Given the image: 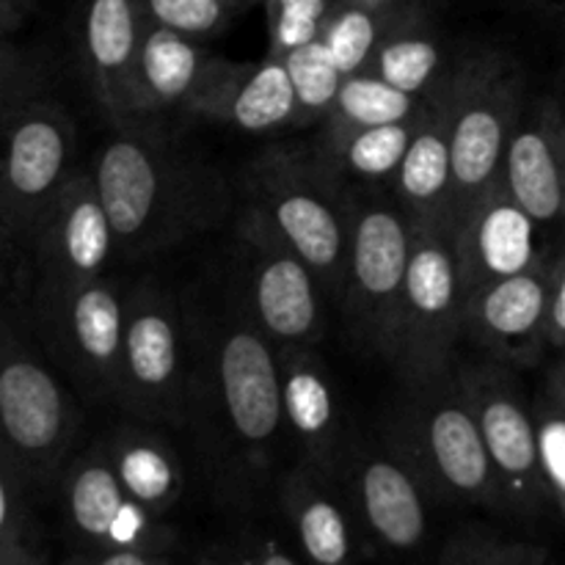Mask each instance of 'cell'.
<instances>
[{
	"instance_id": "20",
	"label": "cell",
	"mask_w": 565,
	"mask_h": 565,
	"mask_svg": "<svg viewBox=\"0 0 565 565\" xmlns=\"http://www.w3.org/2000/svg\"><path fill=\"white\" fill-rule=\"evenodd\" d=\"M235 64L210 53L199 39L149 22L138 55V125L177 110L199 116Z\"/></svg>"
},
{
	"instance_id": "18",
	"label": "cell",
	"mask_w": 565,
	"mask_h": 565,
	"mask_svg": "<svg viewBox=\"0 0 565 565\" xmlns=\"http://www.w3.org/2000/svg\"><path fill=\"white\" fill-rule=\"evenodd\" d=\"M463 88V58L423 99L395 191L412 224H452V125Z\"/></svg>"
},
{
	"instance_id": "23",
	"label": "cell",
	"mask_w": 565,
	"mask_h": 565,
	"mask_svg": "<svg viewBox=\"0 0 565 565\" xmlns=\"http://www.w3.org/2000/svg\"><path fill=\"white\" fill-rule=\"evenodd\" d=\"M508 188L541 226L565 221V110L544 99L519 121L505 158Z\"/></svg>"
},
{
	"instance_id": "17",
	"label": "cell",
	"mask_w": 565,
	"mask_h": 565,
	"mask_svg": "<svg viewBox=\"0 0 565 565\" xmlns=\"http://www.w3.org/2000/svg\"><path fill=\"white\" fill-rule=\"evenodd\" d=\"M539 230V221L516 202L505 177H500L452 224L458 270L467 298L491 281L516 276L550 259L541 248Z\"/></svg>"
},
{
	"instance_id": "42",
	"label": "cell",
	"mask_w": 565,
	"mask_h": 565,
	"mask_svg": "<svg viewBox=\"0 0 565 565\" xmlns=\"http://www.w3.org/2000/svg\"><path fill=\"white\" fill-rule=\"evenodd\" d=\"M356 3L386 11H430V3H434V0H356Z\"/></svg>"
},
{
	"instance_id": "36",
	"label": "cell",
	"mask_w": 565,
	"mask_h": 565,
	"mask_svg": "<svg viewBox=\"0 0 565 565\" xmlns=\"http://www.w3.org/2000/svg\"><path fill=\"white\" fill-rule=\"evenodd\" d=\"M42 61L33 50L17 47L14 36L3 39V116L42 97Z\"/></svg>"
},
{
	"instance_id": "26",
	"label": "cell",
	"mask_w": 565,
	"mask_h": 565,
	"mask_svg": "<svg viewBox=\"0 0 565 565\" xmlns=\"http://www.w3.org/2000/svg\"><path fill=\"white\" fill-rule=\"evenodd\" d=\"M127 491L108 452H86L64 478V516L83 550H108Z\"/></svg>"
},
{
	"instance_id": "39",
	"label": "cell",
	"mask_w": 565,
	"mask_h": 565,
	"mask_svg": "<svg viewBox=\"0 0 565 565\" xmlns=\"http://www.w3.org/2000/svg\"><path fill=\"white\" fill-rule=\"evenodd\" d=\"M64 565H177L174 555L158 550H81Z\"/></svg>"
},
{
	"instance_id": "21",
	"label": "cell",
	"mask_w": 565,
	"mask_h": 565,
	"mask_svg": "<svg viewBox=\"0 0 565 565\" xmlns=\"http://www.w3.org/2000/svg\"><path fill=\"white\" fill-rule=\"evenodd\" d=\"M279 364L287 436L301 461L337 483L351 436H345L334 379L312 348H279Z\"/></svg>"
},
{
	"instance_id": "43",
	"label": "cell",
	"mask_w": 565,
	"mask_h": 565,
	"mask_svg": "<svg viewBox=\"0 0 565 565\" xmlns=\"http://www.w3.org/2000/svg\"><path fill=\"white\" fill-rule=\"evenodd\" d=\"M546 397L565 414V362L557 364L550 373V381H546Z\"/></svg>"
},
{
	"instance_id": "40",
	"label": "cell",
	"mask_w": 565,
	"mask_h": 565,
	"mask_svg": "<svg viewBox=\"0 0 565 565\" xmlns=\"http://www.w3.org/2000/svg\"><path fill=\"white\" fill-rule=\"evenodd\" d=\"M546 342H550V348H561V351H565V246L552 257Z\"/></svg>"
},
{
	"instance_id": "27",
	"label": "cell",
	"mask_w": 565,
	"mask_h": 565,
	"mask_svg": "<svg viewBox=\"0 0 565 565\" xmlns=\"http://www.w3.org/2000/svg\"><path fill=\"white\" fill-rule=\"evenodd\" d=\"M456 61H450L445 39L436 33L430 14H419L397 28L381 50L375 53L367 72L379 75L390 86L412 94V97H428Z\"/></svg>"
},
{
	"instance_id": "1",
	"label": "cell",
	"mask_w": 565,
	"mask_h": 565,
	"mask_svg": "<svg viewBox=\"0 0 565 565\" xmlns=\"http://www.w3.org/2000/svg\"><path fill=\"white\" fill-rule=\"evenodd\" d=\"M191 384L188 419L196 425L221 491L243 497L270 472L287 436L279 348L241 312L188 318Z\"/></svg>"
},
{
	"instance_id": "37",
	"label": "cell",
	"mask_w": 565,
	"mask_h": 565,
	"mask_svg": "<svg viewBox=\"0 0 565 565\" xmlns=\"http://www.w3.org/2000/svg\"><path fill=\"white\" fill-rule=\"evenodd\" d=\"M539 434L552 502H557L565 516V414L555 403H552L550 412L539 414Z\"/></svg>"
},
{
	"instance_id": "9",
	"label": "cell",
	"mask_w": 565,
	"mask_h": 565,
	"mask_svg": "<svg viewBox=\"0 0 565 565\" xmlns=\"http://www.w3.org/2000/svg\"><path fill=\"white\" fill-rule=\"evenodd\" d=\"M75 423V408L53 370L25 340H17L6 323L0 364L3 456L25 475L33 489H44L58 478Z\"/></svg>"
},
{
	"instance_id": "10",
	"label": "cell",
	"mask_w": 565,
	"mask_h": 565,
	"mask_svg": "<svg viewBox=\"0 0 565 565\" xmlns=\"http://www.w3.org/2000/svg\"><path fill=\"white\" fill-rule=\"evenodd\" d=\"M28 287L36 323L70 292L99 279L116 257V237L92 171H75L28 243Z\"/></svg>"
},
{
	"instance_id": "3",
	"label": "cell",
	"mask_w": 565,
	"mask_h": 565,
	"mask_svg": "<svg viewBox=\"0 0 565 565\" xmlns=\"http://www.w3.org/2000/svg\"><path fill=\"white\" fill-rule=\"evenodd\" d=\"M246 207L318 274L326 298L342 301L356 207L318 149L276 147L259 154L246 171Z\"/></svg>"
},
{
	"instance_id": "35",
	"label": "cell",
	"mask_w": 565,
	"mask_h": 565,
	"mask_svg": "<svg viewBox=\"0 0 565 565\" xmlns=\"http://www.w3.org/2000/svg\"><path fill=\"white\" fill-rule=\"evenodd\" d=\"M441 565H550L544 550L494 535H458L447 544Z\"/></svg>"
},
{
	"instance_id": "22",
	"label": "cell",
	"mask_w": 565,
	"mask_h": 565,
	"mask_svg": "<svg viewBox=\"0 0 565 565\" xmlns=\"http://www.w3.org/2000/svg\"><path fill=\"white\" fill-rule=\"evenodd\" d=\"M279 505L307 565H356L370 550L340 486L301 458L281 478Z\"/></svg>"
},
{
	"instance_id": "44",
	"label": "cell",
	"mask_w": 565,
	"mask_h": 565,
	"mask_svg": "<svg viewBox=\"0 0 565 565\" xmlns=\"http://www.w3.org/2000/svg\"><path fill=\"white\" fill-rule=\"evenodd\" d=\"M196 565H232V561L224 550H213V552H204V555L196 561Z\"/></svg>"
},
{
	"instance_id": "34",
	"label": "cell",
	"mask_w": 565,
	"mask_h": 565,
	"mask_svg": "<svg viewBox=\"0 0 565 565\" xmlns=\"http://www.w3.org/2000/svg\"><path fill=\"white\" fill-rule=\"evenodd\" d=\"M268 55L285 58L301 44L323 36L329 17L342 0H263Z\"/></svg>"
},
{
	"instance_id": "4",
	"label": "cell",
	"mask_w": 565,
	"mask_h": 565,
	"mask_svg": "<svg viewBox=\"0 0 565 565\" xmlns=\"http://www.w3.org/2000/svg\"><path fill=\"white\" fill-rule=\"evenodd\" d=\"M381 441L414 469L430 500L505 508L489 447L456 373L430 386H412L406 403L386 419Z\"/></svg>"
},
{
	"instance_id": "5",
	"label": "cell",
	"mask_w": 565,
	"mask_h": 565,
	"mask_svg": "<svg viewBox=\"0 0 565 565\" xmlns=\"http://www.w3.org/2000/svg\"><path fill=\"white\" fill-rule=\"evenodd\" d=\"M414 243L397 312L390 367L412 386L450 379L452 359L467 334V292L458 270L452 224H412Z\"/></svg>"
},
{
	"instance_id": "7",
	"label": "cell",
	"mask_w": 565,
	"mask_h": 565,
	"mask_svg": "<svg viewBox=\"0 0 565 565\" xmlns=\"http://www.w3.org/2000/svg\"><path fill=\"white\" fill-rule=\"evenodd\" d=\"M522 116L524 81L505 55L463 58V88L452 125V224L502 177Z\"/></svg>"
},
{
	"instance_id": "29",
	"label": "cell",
	"mask_w": 565,
	"mask_h": 565,
	"mask_svg": "<svg viewBox=\"0 0 565 565\" xmlns=\"http://www.w3.org/2000/svg\"><path fill=\"white\" fill-rule=\"evenodd\" d=\"M419 14H430V11H386L373 9V6L356 3V0H342L329 17L323 28V42L337 58L340 70L348 75L356 72H367L373 64L375 53L381 44L406 25L408 20Z\"/></svg>"
},
{
	"instance_id": "8",
	"label": "cell",
	"mask_w": 565,
	"mask_h": 565,
	"mask_svg": "<svg viewBox=\"0 0 565 565\" xmlns=\"http://www.w3.org/2000/svg\"><path fill=\"white\" fill-rule=\"evenodd\" d=\"M191 337L180 307L154 285H138L127 301L116 401L147 423L185 425Z\"/></svg>"
},
{
	"instance_id": "30",
	"label": "cell",
	"mask_w": 565,
	"mask_h": 565,
	"mask_svg": "<svg viewBox=\"0 0 565 565\" xmlns=\"http://www.w3.org/2000/svg\"><path fill=\"white\" fill-rule=\"evenodd\" d=\"M417 116L406 121H395V125L370 127V130L356 132V136L345 138L331 147H315L320 158L342 177V180H362V182H379V180H395L401 171L403 158L408 152L414 130H417Z\"/></svg>"
},
{
	"instance_id": "6",
	"label": "cell",
	"mask_w": 565,
	"mask_h": 565,
	"mask_svg": "<svg viewBox=\"0 0 565 565\" xmlns=\"http://www.w3.org/2000/svg\"><path fill=\"white\" fill-rule=\"evenodd\" d=\"M0 215L6 254L25 252L33 232L75 174V121L55 99H31L3 116Z\"/></svg>"
},
{
	"instance_id": "14",
	"label": "cell",
	"mask_w": 565,
	"mask_h": 565,
	"mask_svg": "<svg viewBox=\"0 0 565 565\" xmlns=\"http://www.w3.org/2000/svg\"><path fill=\"white\" fill-rule=\"evenodd\" d=\"M337 486L345 494L370 550L395 555L419 550L428 539L430 494L414 469L379 441H353L342 458Z\"/></svg>"
},
{
	"instance_id": "32",
	"label": "cell",
	"mask_w": 565,
	"mask_h": 565,
	"mask_svg": "<svg viewBox=\"0 0 565 565\" xmlns=\"http://www.w3.org/2000/svg\"><path fill=\"white\" fill-rule=\"evenodd\" d=\"M285 64L298 99L296 125L303 127L312 121H326V116L334 108L345 72L340 70L323 39H315L287 53Z\"/></svg>"
},
{
	"instance_id": "11",
	"label": "cell",
	"mask_w": 565,
	"mask_h": 565,
	"mask_svg": "<svg viewBox=\"0 0 565 565\" xmlns=\"http://www.w3.org/2000/svg\"><path fill=\"white\" fill-rule=\"evenodd\" d=\"M412 243V218L401 207H356L340 303L359 340L384 359L395 342Z\"/></svg>"
},
{
	"instance_id": "31",
	"label": "cell",
	"mask_w": 565,
	"mask_h": 565,
	"mask_svg": "<svg viewBox=\"0 0 565 565\" xmlns=\"http://www.w3.org/2000/svg\"><path fill=\"white\" fill-rule=\"evenodd\" d=\"M33 486L3 456L0 472V565H44V535L33 513Z\"/></svg>"
},
{
	"instance_id": "38",
	"label": "cell",
	"mask_w": 565,
	"mask_h": 565,
	"mask_svg": "<svg viewBox=\"0 0 565 565\" xmlns=\"http://www.w3.org/2000/svg\"><path fill=\"white\" fill-rule=\"evenodd\" d=\"M230 555L232 565H307L298 550H290L281 539L265 530H246L235 544L221 546Z\"/></svg>"
},
{
	"instance_id": "16",
	"label": "cell",
	"mask_w": 565,
	"mask_h": 565,
	"mask_svg": "<svg viewBox=\"0 0 565 565\" xmlns=\"http://www.w3.org/2000/svg\"><path fill=\"white\" fill-rule=\"evenodd\" d=\"M147 25L143 0H77V66L116 127L138 125V55Z\"/></svg>"
},
{
	"instance_id": "41",
	"label": "cell",
	"mask_w": 565,
	"mask_h": 565,
	"mask_svg": "<svg viewBox=\"0 0 565 565\" xmlns=\"http://www.w3.org/2000/svg\"><path fill=\"white\" fill-rule=\"evenodd\" d=\"M36 0H0V25H3V36H14L17 28L28 20Z\"/></svg>"
},
{
	"instance_id": "19",
	"label": "cell",
	"mask_w": 565,
	"mask_h": 565,
	"mask_svg": "<svg viewBox=\"0 0 565 565\" xmlns=\"http://www.w3.org/2000/svg\"><path fill=\"white\" fill-rule=\"evenodd\" d=\"M552 257L508 279L491 281L467 298V337L491 359L505 364H535L550 348Z\"/></svg>"
},
{
	"instance_id": "24",
	"label": "cell",
	"mask_w": 565,
	"mask_h": 565,
	"mask_svg": "<svg viewBox=\"0 0 565 565\" xmlns=\"http://www.w3.org/2000/svg\"><path fill=\"white\" fill-rule=\"evenodd\" d=\"M199 119L221 121L243 132H268L296 125L298 99L285 58L265 53L257 64H235L224 86L207 99Z\"/></svg>"
},
{
	"instance_id": "33",
	"label": "cell",
	"mask_w": 565,
	"mask_h": 565,
	"mask_svg": "<svg viewBox=\"0 0 565 565\" xmlns=\"http://www.w3.org/2000/svg\"><path fill=\"white\" fill-rule=\"evenodd\" d=\"M257 3L259 0H143V11L154 25L207 42Z\"/></svg>"
},
{
	"instance_id": "25",
	"label": "cell",
	"mask_w": 565,
	"mask_h": 565,
	"mask_svg": "<svg viewBox=\"0 0 565 565\" xmlns=\"http://www.w3.org/2000/svg\"><path fill=\"white\" fill-rule=\"evenodd\" d=\"M105 452L127 497L152 511L154 516H163L180 502L185 489L182 461L169 441L160 439L154 430L121 428Z\"/></svg>"
},
{
	"instance_id": "13",
	"label": "cell",
	"mask_w": 565,
	"mask_h": 565,
	"mask_svg": "<svg viewBox=\"0 0 565 565\" xmlns=\"http://www.w3.org/2000/svg\"><path fill=\"white\" fill-rule=\"evenodd\" d=\"M237 237L246 252V312L276 348H312L323 334L318 274L254 210L243 207Z\"/></svg>"
},
{
	"instance_id": "28",
	"label": "cell",
	"mask_w": 565,
	"mask_h": 565,
	"mask_svg": "<svg viewBox=\"0 0 565 565\" xmlns=\"http://www.w3.org/2000/svg\"><path fill=\"white\" fill-rule=\"evenodd\" d=\"M425 99V97H423ZM423 99L390 86L373 72H356L342 81L337 103L331 114L326 116L323 132H320V147H331L356 132L370 130V127L395 125L417 116L423 108Z\"/></svg>"
},
{
	"instance_id": "12",
	"label": "cell",
	"mask_w": 565,
	"mask_h": 565,
	"mask_svg": "<svg viewBox=\"0 0 565 565\" xmlns=\"http://www.w3.org/2000/svg\"><path fill=\"white\" fill-rule=\"evenodd\" d=\"M456 381L472 406L480 425L505 508L535 513L552 500L541 458L539 417L524 406L519 386L513 384L505 362L469 364L456 370Z\"/></svg>"
},
{
	"instance_id": "2",
	"label": "cell",
	"mask_w": 565,
	"mask_h": 565,
	"mask_svg": "<svg viewBox=\"0 0 565 565\" xmlns=\"http://www.w3.org/2000/svg\"><path fill=\"white\" fill-rule=\"evenodd\" d=\"M116 237V257L141 259L213 230L230 188L213 166L141 125L119 127L92 169Z\"/></svg>"
},
{
	"instance_id": "15",
	"label": "cell",
	"mask_w": 565,
	"mask_h": 565,
	"mask_svg": "<svg viewBox=\"0 0 565 565\" xmlns=\"http://www.w3.org/2000/svg\"><path fill=\"white\" fill-rule=\"evenodd\" d=\"M125 290L116 279L88 281L39 320L58 362L92 397H116L127 329Z\"/></svg>"
}]
</instances>
